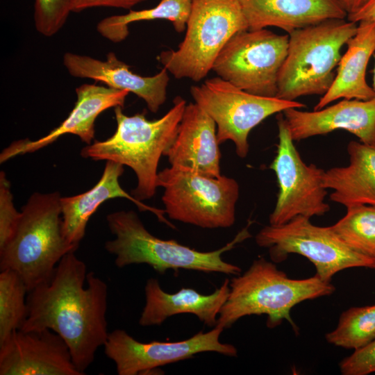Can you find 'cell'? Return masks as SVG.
<instances>
[{"label": "cell", "mask_w": 375, "mask_h": 375, "mask_svg": "<svg viewBox=\"0 0 375 375\" xmlns=\"http://www.w3.org/2000/svg\"><path fill=\"white\" fill-rule=\"evenodd\" d=\"M347 45L332 85L322 96L314 110H320L341 98L368 100L375 97V91L366 81L367 67L375 53V24L358 23L357 31Z\"/></svg>", "instance_id": "7402d4cb"}, {"label": "cell", "mask_w": 375, "mask_h": 375, "mask_svg": "<svg viewBox=\"0 0 375 375\" xmlns=\"http://www.w3.org/2000/svg\"><path fill=\"white\" fill-rule=\"evenodd\" d=\"M310 219L297 216L283 224L265 226L256 234V242L268 249L274 263L284 261L290 253L306 257L314 265L316 275L326 282L345 269H375V258L351 249L331 226L314 225Z\"/></svg>", "instance_id": "9c48e42d"}, {"label": "cell", "mask_w": 375, "mask_h": 375, "mask_svg": "<svg viewBox=\"0 0 375 375\" xmlns=\"http://www.w3.org/2000/svg\"><path fill=\"white\" fill-rule=\"evenodd\" d=\"M239 1L250 30L274 26L290 33L326 20L347 17L335 0Z\"/></svg>", "instance_id": "44dd1931"}, {"label": "cell", "mask_w": 375, "mask_h": 375, "mask_svg": "<svg viewBox=\"0 0 375 375\" xmlns=\"http://www.w3.org/2000/svg\"><path fill=\"white\" fill-rule=\"evenodd\" d=\"M229 288L216 326L229 328L243 317L266 315L268 328L287 320L295 331L297 328L291 318V309L302 301L330 295L335 289L316 274L308 278H290L274 262L263 257L254 260L242 275L233 277Z\"/></svg>", "instance_id": "3957f363"}, {"label": "cell", "mask_w": 375, "mask_h": 375, "mask_svg": "<svg viewBox=\"0 0 375 375\" xmlns=\"http://www.w3.org/2000/svg\"><path fill=\"white\" fill-rule=\"evenodd\" d=\"M192 0H160L149 9L129 11L124 15H112L101 19L97 26L99 33L112 42H120L128 35V26L133 22L155 19L171 22L174 29L181 33L186 29Z\"/></svg>", "instance_id": "cb8c5ba5"}, {"label": "cell", "mask_w": 375, "mask_h": 375, "mask_svg": "<svg viewBox=\"0 0 375 375\" xmlns=\"http://www.w3.org/2000/svg\"><path fill=\"white\" fill-rule=\"evenodd\" d=\"M347 17L355 23L367 22L375 24V0H368L358 10L348 15Z\"/></svg>", "instance_id": "1f68e13d"}, {"label": "cell", "mask_w": 375, "mask_h": 375, "mask_svg": "<svg viewBox=\"0 0 375 375\" xmlns=\"http://www.w3.org/2000/svg\"><path fill=\"white\" fill-rule=\"evenodd\" d=\"M146 0H73L72 12H78L95 7L129 9Z\"/></svg>", "instance_id": "4dcf8cb0"}, {"label": "cell", "mask_w": 375, "mask_h": 375, "mask_svg": "<svg viewBox=\"0 0 375 375\" xmlns=\"http://www.w3.org/2000/svg\"><path fill=\"white\" fill-rule=\"evenodd\" d=\"M223 331L215 326L208 332L200 331L182 341L141 342L126 331L115 329L108 334L104 352L115 363L119 375L149 374L163 365L192 358L203 352L236 357L238 350L233 344L219 341Z\"/></svg>", "instance_id": "4fadbf2b"}, {"label": "cell", "mask_w": 375, "mask_h": 375, "mask_svg": "<svg viewBox=\"0 0 375 375\" xmlns=\"http://www.w3.org/2000/svg\"><path fill=\"white\" fill-rule=\"evenodd\" d=\"M331 226L351 249L375 258V206L348 207L346 215Z\"/></svg>", "instance_id": "d4e9b609"}, {"label": "cell", "mask_w": 375, "mask_h": 375, "mask_svg": "<svg viewBox=\"0 0 375 375\" xmlns=\"http://www.w3.org/2000/svg\"><path fill=\"white\" fill-rule=\"evenodd\" d=\"M76 93L77 99L74 108L58 126L35 140L26 138L12 142L1 151L0 162L37 151L65 134L76 135L83 142L90 144L94 138V122L97 117L110 108H122L129 92L85 83L76 88Z\"/></svg>", "instance_id": "9a60e30c"}, {"label": "cell", "mask_w": 375, "mask_h": 375, "mask_svg": "<svg viewBox=\"0 0 375 375\" xmlns=\"http://www.w3.org/2000/svg\"><path fill=\"white\" fill-rule=\"evenodd\" d=\"M187 103L181 97L162 117L147 119L143 113L125 115L122 107L114 108L117 128L103 141H97L81 151L83 158L111 160L129 167L137 177L131 194L142 201L151 199L158 188V166L162 156L174 142Z\"/></svg>", "instance_id": "7a4b0ae2"}, {"label": "cell", "mask_w": 375, "mask_h": 375, "mask_svg": "<svg viewBox=\"0 0 375 375\" xmlns=\"http://www.w3.org/2000/svg\"><path fill=\"white\" fill-rule=\"evenodd\" d=\"M83 374L65 340L50 329H19L0 344V375Z\"/></svg>", "instance_id": "5bb4252c"}, {"label": "cell", "mask_w": 375, "mask_h": 375, "mask_svg": "<svg viewBox=\"0 0 375 375\" xmlns=\"http://www.w3.org/2000/svg\"><path fill=\"white\" fill-rule=\"evenodd\" d=\"M229 279L211 294H203L193 288H182L177 292H165L156 278L147 280L144 288L145 305L139 324L142 326L162 324L174 315L193 314L204 324L215 327L220 310L230 292Z\"/></svg>", "instance_id": "ffe728a7"}, {"label": "cell", "mask_w": 375, "mask_h": 375, "mask_svg": "<svg viewBox=\"0 0 375 375\" xmlns=\"http://www.w3.org/2000/svg\"><path fill=\"white\" fill-rule=\"evenodd\" d=\"M282 113L294 141L342 129L356 135L360 142L375 147V97L344 99L311 112L291 108Z\"/></svg>", "instance_id": "2e32d148"}, {"label": "cell", "mask_w": 375, "mask_h": 375, "mask_svg": "<svg viewBox=\"0 0 375 375\" xmlns=\"http://www.w3.org/2000/svg\"><path fill=\"white\" fill-rule=\"evenodd\" d=\"M124 173V165L107 160L99 181L85 192L67 197H61L62 232L66 240L78 247L85 234L88 222L103 202L115 198H124L132 201L141 211L153 213L159 221L171 227L164 210L144 204L129 194L119 184V177Z\"/></svg>", "instance_id": "d6986e66"}, {"label": "cell", "mask_w": 375, "mask_h": 375, "mask_svg": "<svg viewBox=\"0 0 375 375\" xmlns=\"http://www.w3.org/2000/svg\"><path fill=\"white\" fill-rule=\"evenodd\" d=\"M213 119L196 103L186 105L176 138L164 156L171 165L221 176V153Z\"/></svg>", "instance_id": "ac0fdd59"}, {"label": "cell", "mask_w": 375, "mask_h": 375, "mask_svg": "<svg viewBox=\"0 0 375 375\" xmlns=\"http://www.w3.org/2000/svg\"><path fill=\"white\" fill-rule=\"evenodd\" d=\"M358 23L333 19L290 33L286 58L280 69L276 97L295 101L323 96L335 77L342 47L356 33Z\"/></svg>", "instance_id": "8992f818"}, {"label": "cell", "mask_w": 375, "mask_h": 375, "mask_svg": "<svg viewBox=\"0 0 375 375\" xmlns=\"http://www.w3.org/2000/svg\"><path fill=\"white\" fill-rule=\"evenodd\" d=\"M349 163L324 172L323 185L333 192L330 200L346 208L375 206V147L351 141L347 145Z\"/></svg>", "instance_id": "603a6c76"}, {"label": "cell", "mask_w": 375, "mask_h": 375, "mask_svg": "<svg viewBox=\"0 0 375 375\" xmlns=\"http://www.w3.org/2000/svg\"><path fill=\"white\" fill-rule=\"evenodd\" d=\"M27 288L15 271H0V344L22 328L28 307Z\"/></svg>", "instance_id": "484cf974"}, {"label": "cell", "mask_w": 375, "mask_h": 375, "mask_svg": "<svg viewBox=\"0 0 375 375\" xmlns=\"http://www.w3.org/2000/svg\"><path fill=\"white\" fill-rule=\"evenodd\" d=\"M21 212L17 210L10 191V183L4 172H0V248L10 238Z\"/></svg>", "instance_id": "f1b7e54d"}, {"label": "cell", "mask_w": 375, "mask_h": 375, "mask_svg": "<svg viewBox=\"0 0 375 375\" xmlns=\"http://www.w3.org/2000/svg\"><path fill=\"white\" fill-rule=\"evenodd\" d=\"M340 369L343 375H367L375 372V340L343 359Z\"/></svg>", "instance_id": "f546056e"}, {"label": "cell", "mask_w": 375, "mask_h": 375, "mask_svg": "<svg viewBox=\"0 0 375 375\" xmlns=\"http://www.w3.org/2000/svg\"><path fill=\"white\" fill-rule=\"evenodd\" d=\"M190 94L194 103L215 122L218 143L231 140L236 154L242 158L249 153L248 137L254 127L288 108L306 107L297 101L247 92L219 76L208 79L201 85L192 86Z\"/></svg>", "instance_id": "30bf717a"}, {"label": "cell", "mask_w": 375, "mask_h": 375, "mask_svg": "<svg viewBox=\"0 0 375 375\" xmlns=\"http://www.w3.org/2000/svg\"><path fill=\"white\" fill-rule=\"evenodd\" d=\"M106 219L115 238L107 241L105 248L115 256V264L117 267L147 264L162 274L168 269H183L239 275L240 267L224 261L222 254L251 237L247 226L224 247L214 251H200L174 240H166L154 236L133 210L110 213Z\"/></svg>", "instance_id": "5b68a950"}, {"label": "cell", "mask_w": 375, "mask_h": 375, "mask_svg": "<svg viewBox=\"0 0 375 375\" xmlns=\"http://www.w3.org/2000/svg\"><path fill=\"white\" fill-rule=\"evenodd\" d=\"M249 29L239 0H192L183 40L158 60L176 78L199 81L236 33Z\"/></svg>", "instance_id": "52a82bcc"}, {"label": "cell", "mask_w": 375, "mask_h": 375, "mask_svg": "<svg viewBox=\"0 0 375 375\" xmlns=\"http://www.w3.org/2000/svg\"><path fill=\"white\" fill-rule=\"evenodd\" d=\"M157 185L164 189V210L171 219L203 228L234 224L240 194L234 178L209 176L171 165L158 172Z\"/></svg>", "instance_id": "ba28073f"}, {"label": "cell", "mask_w": 375, "mask_h": 375, "mask_svg": "<svg viewBox=\"0 0 375 375\" xmlns=\"http://www.w3.org/2000/svg\"><path fill=\"white\" fill-rule=\"evenodd\" d=\"M278 144L269 168L276 174L278 193L269 221L283 224L297 216H322L330 210L325 201L324 172L315 165L306 164L297 150L283 113L277 116Z\"/></svg>", "instance_id": "7c38bea8"}, {"label": "cell", "mask_w": 375, "mask_h": 375, "mask_svg": "<svg viewBox=\"0 0 375 375\" xmlns=\"http://www.w3.org/2000/svg\"><path fill=\"white\" fill-rule=\"evenodd\" d=\"M73 0H35L34 24L45 37L56 35L72 12Z\"/></svg>", "instance_id": "83f0119b"}, {"label": "cell", "mask_w": 375, "mask_h": 375, "mask_svg": "<svg viewBox=\"0 0 375 375\" xmlns=\"http://www.w3.org/2000/svg\"><path fill=\"white\" fill-rule=\"evenodd\" d=\"M108 288L93 272H87L75 251L58 264L50 281L29 291L27 317L21 330L50 329L67 344L76 368L85 374L109 333Z\"/></svg>", "instance_id": "6da1fadb"}, {"label": "cell", "mask_w": 375, "mask_h": 375, "mask_svg": "<svg viewBox=\"0 0 375 375\" xmlns=\"http://www.w3.org/2000/svg\"><path fill=\"white\" fill-rule=\"evenodd\" d=\"M288 41V35H278L266 28L239 31L222 48L212 70L247 92L276 97Z\"/></svg>", "instance_id": "8fae6325"}, {"label": "cell", "mask_w": 375, "mask_h": 375, "mask_svg": "<svg viewBox=\"0 0 375 375\" xmlns=\"http://www.w3.org/2000/svg\"><path fill=\"white\" fill-rule=\"evenodd\" d=\"M62 61L72 76L92 79L107 87L132 92L143 99L152 112H157L166 101L169 78L165 67L153 76H142L133 73L114 52L108 53L105 60L67 52Z\"/></svg>", "instance_id": "e0dca14e"}, {"label": "cell", "mask_w": 375, "mask_h": 375, "mask_svg": "<svg viewBox=\"0 0 375 375\" xmlns=\"http://www.w3.org/2000/svg\"><path fill=\"white\" fill-rule=\"evenodd\" d=\"M373 57L374 58V67L373 69V86L372 88L375 91V53H374Z\"/></svg>", "instance_id": "836d02e7"}, {"label": "cell", "mask_w": 375, "mask_h": 375, "mask_svg": "<svg viewBox=\"0 0 375 375\" xmlns=\"http://www.w3.org/2000/svg\"><path fill=\"white\" fill-rule=\"evenodd\" d=\"M347 13V15L358 10L368 0H335Z\"/></svg>", "instance_id": "d6a6232c"}, {"label": "cell", "mask_w": 375, "mask_h": 375, "mask_svg": "<svg viewBox=\"0 0 375 375\" xmlns=\"http://www.w3.org/2000/svg\"><path fill=\"white\" fill-rule=\"evenodd\" d=\"M326 340L335 346L354 350L375 340V304L343 312L335 328L326 334Z\"/></svg>", "instance_id": "4316f807"}, {"label": "cell", "mask_w": 375, "mask_h": 375, "mask_svg": "<svg viewBox=\"0 0 375 375\" xmlns=\"http://www.w3.org/2000/svg\"><path fill=\"white\" fill-rule=\"evenodd\" d=\"M60 200L58 192H34L22 207L10 238L0 248V271L16 272L28 292L49 282L61 259L78 247L64 236Z\"/></svg>", "instance_id": "277c9868"}]
</instances>
